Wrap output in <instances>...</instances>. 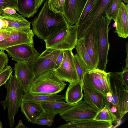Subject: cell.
<instances>
[{"instance_id":"obj_1","label":"cell","mask_w":128,"mask_h":128,"mask_svg":"<svg viewBox=\"0 0 128 128\" xmlns=\"http://www.w3.org/2000/svg\"><path fill=\"white\" fill-rule=\"evenodd\" d=\"M30 23L34 34L44 40L69 26L63 14L49 8L48 0Z\"/></svg>"},{"instance_id":"obj_2","label":"cell","mask_w":128,"mask_h":128,"mask_svg":"<svg viewBox=\"0 0 128 128\" xmlns=\"http://www.w3.org/2000/svg\"><path fill=\"white\" fill-rule=\"evenodd\" d=\"M110 92L104 96V104L115 116L116 123L120 121L124 116L122 108V101L124 84L122 78V72H111L109 76Z\"/></svg>"},{"instance_id":"obj_3","label":"cell","mask_w":128,"mask_h":128,"mask_svg":"<svg viewBox=\"0 0 128 128\" xmlns=\"http://www.w3.org/2000/svg\"><path fill=\"white\" fill-rule=\"evenodd\" d=\"M5 84L6 97L0 103L4 110L8 108V124L10 127L12 128L14 126V117L20 106L24 92L14 76L12 74Z\"/></svg>"},{"instance_id":"obj_4","label":"cell","mask_w":128,"mask_h":128,"mask_svg":"<svg viewBox=\"0 0 128 128\" xmlns=\"http://www.w3.org/2000/svg\"><path fill=\"white\" fill-rule=\"evenodd\" d=\"M66 85L51 70L35 77L29 92L33 94H54L60 92Z\"/></svg>"},{"instance_id":"obj_5","label":"cell","mask_w":128,"mask_h":128,"mask_svg":"<svg viewBox=\"0 0 128 128\" xmlns=\"http://www.w3.org/2000/svg\"><path fill=\"white\" fill-rule=\"evenodd\" d=\"M112 19L101 16L93 27L96 34L98 47V61L96 68L104 71L108 62V56L110 49L108 34L110 29L109 26Z\"/></svg>"},{"instance_id":"obj_6","label":"cell","mask_w":128,"mask_h":128,"mask_svg":"<svg viewBox=\"0 0 128 128\" xmlns=\"http://www.w3.org/2000/svg\"><path fill=\"white\" fill-rule=\"evenodd\" d=\"M78 26L76 24L68 26L44 40L46 48L72 50L78 40Z\"/></svg>"},{"instance_id":"obj_7","label":"cell","mask_w":128,"mask_h":128,"mask_svg":"<svg viewBox=\"0 0 128 128\" xmlns=\"http://www.w3.org/2000/svg\"><path fill=\"white\" fill-rule=\"evenodd\" d=\"M63 51L46 48L34 60L28 62L35 77L45 72L54 70L57 59Z\"/></svg>"},{"instance_id":"obj_8","label":"cell","mask_w":128,"mask_h":128,"mask_svg":"<svg viewBox=\"0 0 128 128\" xmlns=\"http://www.w3.org/2000/svg\"><path fill=\"white\" fill-rule=\"evenodd\" d=\"M62 62L56 69L53 70L55 74L60 80L71 83L80 80L76 68L74 55L71 50L63 51Z\"/></svg>"},{"instance_id":"obj_9","label":"cell","mask_w":128,"mask_h":128,"mask_svg":"<svg viewBox=\"0 0 128 128\" xmlns=\"http://www.w3.org/2000/svg\"><path fill=\"white\" fill-rule=\"evenodd\" d=\"M98 112L81 100L60 115L61 118L67 122L93 120Z\"/></svg>"},{"instance_id":"obj_10","label":"cell","mask_w":128,"mask_h":128,"mask_svg":"<svg viewBox=\"0 0 128 128\" xmlns=\"http://www.w3.org/2000/svg\"><path fill=\"white\" fill-rule=\"evenodd\" d=\"M113 0H98L96 5L86 20L82 24L78 26V38L83 36L89 29L93 27L101 16L106 17V12Z\"/></svg>"},{"instance_id":"obj_11","label":"cell","mask_w":128,"mask_h":128,"mask_svg":"<svg viewBox=\"0 0 128 128\" xmlns=\"http://www.w3.org/2000/svg\"><path fill=\"white\" fill-rule=\"evenodd\" d=\"M4 50L7 52L12 60L17 62H30L40 54L34 45L27 44H19L8 48Z\"/></svg>"},{"instance_id":"obj_12","label":"cell","mask_w":128,"mask_h":128,"mask_svg":"<svg viewBox=\"0 0 128 128\" xmlns=\"http://www.w3.org/2000/svg\"><path fill=\"white\" fill-rule=\"evenodd\" d=\"M30 23L17 13L9 14L2 12L0 14V30H25L30 29Z\"/></svg>"},{"instance_id":"obj_13","label":"cell","mask_w":128,"mask_h":128,"mask_svg":"<svg viewBox=\"0 0 128 128\" xmlns=\"http://www.w3.org/2000/svg\"><path fill=\"white\" fill-rule=\"evenodd\" d=\"M14 70V76L24 93L28 92L35 77L28 63L17 62Z\"/></svg>"},{"instance_id":"obj_14","label":"cell","mask_w":128,"mask_h":128,"mask_svg":"<svg viewBox=\"0 0 128 128\" xmlns=\"http://www.w3.org/2000/svg\"><path fill=\"white\" fill-rule=\"evenodd\" d=\"M34 34L32 30H14L7 38L0 42V50L17 45L27 44L34 45Z\"/></svg>"},{"instance_id":"obj_15","label":"cell","mask_w":128,"mask_h":128,"mask_svg":"<svg viewBox=\"0 0 128 128\" xmlns=\"http://www.w3.org/2000/svg\"><path fill=\"white\" fill-rule=\"evenodd\" d=\"M87 0H65L64 15L69 26L78 22Z\"/></svg>"},{"instance_id":"obj_16","label":"cell","mask_w":128,"mask_h":128,"mask_svg":"<svg viewBox=\"0 0 128 128\" xmlns=\"http://www.w3.org/2000/svg\"><path fill=\"white\" fill-rule=\"evenodd\" d=\"M84 44L92 62L95 68L98 61V47L96 32L93 27L89 29L84 35Z\"/></svg>"},{"instance_id":"obj_17","label":"cell","mask_w":128,"mask_h":128,"mask_svg":"<svg viewBox=\"0 0 128 128\" xmlns=\"http://www.w3.org/2000/svg\"><path fill=\"white\" fill-rule=\"evenodd\" d=\"M116 25L114 32L120 37L124 38L128 36V5L121 2L114 21Z\"/></svg>"},{"instance_id":"obj_18","label":"cell","mask_w":128,"mask_h":128,"mask_svg":"<svg viewBox=\"0 0 128 128\" xmlns=\"http://www.w3.org/2000/svg\"><path fill=\"white\" fill-rule=\"evenodd\" d=\"M84 100L87 104L99 112L104 107V95L82 84Z\"/></svg>"},{"instance_id":"obj_19","label":"cell","mask_w":128,"mask_h":128,"mask_svg":"<svg viewBox=\"0 0 128 128\" xmlns=\"http://www.w3.org/2000/svg\"><path fill=\"white\" fill-rule=\"evenodd\" d=\"M112 122L108 121L86 120L68 122L61 125L58 128H110Z\"/></svg>"},{"instance_id":"obj_20","label":"cell","mask_w":128,"mask_h":128,"mask_svg":"<svg viewBox=\"0 0 128 128\" xmlns=\"http://www.w3.org/2000/svg\"><path fill=\"white\" fill-rule=\"evenodd\" d=\"M21 111L29 122L36 124L37 118L44 110L40 102L32 101L22 102Z\"/></svg>"},{"instance_id":"obj_21","label":"cell","mask_w":128,"mask_h":128,"mask_svg":"<svg viewBox=\"0 0 128 128\" xmlns=\"http://www.w3.org/2000/svg\"><path fill=\"white\" fill-rule=\"evenodd\" d=\"M82 80L70 83L65 94L66 101L73 104L82 100L83 97Z\"/></svg>"},{"instance_id":"obj_22","label":"cell","mask_w":128,"mask_h":128,"mask_svg":"<svg viewBox=\"0 0 128 128\" xmlns=\"http://www.w3.org/2000/svg\"><path fill=\"white\" fill-rule=\"evenodd\" d=\"M17 11L24 17L29 18L37 12L36 0H17Z\"/></svg>"},{"instance_id":"obj_23","label":"cell","mask_w":128,"mask_h":128,"mask_svg":"<svg viewBox=\"0 0 128 128\" xmlns=\"http://www.w3.org/2000/svg\"><path fill=\"white\" fill-rule=\"evenodd\" d=\"M40 103L44 110L60 114L69 109L74 104L66 102L62 100L41 102Z\"/></svg>"},{"instance_id":"obj_24","label":"cell","mask_w":128,"mask_h":128,"mask_svg":"<svg viewBox=\"0 0 128 128\" xmlns=\"http://www.w3.org/2000/svg\"><path fill=\"white\" fill-rule=\"evenodd\" d=\"M65 94L59 95L56 94H33L29 92L24 93L22 98V102L32 101L39 102L65 99Z\"/></svg>"},{"instance_id":"obj_25","label":"cell","mask_w":128,"mask_h":128,"mask_svg":"<svg viewBox=\"0 0 128 128\" xmlns=\"http://www.w3.org/2000/svg\"><path fill=\"white\" fill-rule=\"evenodd\" d=\"M84 36L78 39L75 46L77 54L88 67L90 70L96 68L94 66L86 48Z\"/></svg>"},{"instance_id":"obj_26","label":"cell","mask_w":128,"mask_h":128,"mask_svg":"<svg viewBox=\"0 0 128 128\" xmlns=\"http://www.w3.org/2000/svg\"><path fill=\"white\" fill-rule=\"evenodd\" d=\"M88 72L96 78L106 93L110 92L109 76L111 72H107L96 68L90 70Z\"/></svg>"},{"instance_id":"obj_27","label":"cell","mask_w":128,"mask_h":128,"mask_svg":"<svg viewBox=\"0 0 128 128\" xmlns=\"http://www.w3.org/2000/svg\"><path fill=\"white\" fill-rule=\"evenodd\" d=\"M82 84L96 91L100 92L104 96L106 93L96 78L88 72L84 74L82 78Z\"/></svg>"},{"instance_id":"obj_28","label":"cell","mask_w":128,"mask_h":128,"mask_svg":"<svg viewBox=\"0 0 128 128\" xmlns=\"http://www.w3.org/2000/svg\"><path fill=\"white\" fill-rule=\"evenodd\" d=\"M98 0H87L82 13L76 24L78 26L83 24L87 20L96 6Z\"/></svg>"},{"instance_id":"obj_29","label":"cell","mask_w":128,"mask_h":128,"mask_svg":"<svg viewBox=\"0 0 128 128\" xmlns=\"http://www.w3.org/2000/svg\"><path fill=\"white\" fill-rule=\"evenodd\" d=\"M94 120L110 122L112 123L115 122L116 123L115 116L105 105L104 107L98 112Z\"/></svg>"},{"instance_id":"obj_30","label":"cell","mask_w":128,"mask_h":128,"mask_svg":"<svg viewBox=\"0 0 128 128\" xmlns=\"http://www.w3.org/2000/svg\"><path fill=\"white\" fill-rule=\"evenodd\" d=\"M56 114L54 113L45 111L37 118L36 124L39 125L51 126L53 123Z\"/></svg>"},{"instance_id":"obj_31","label":"cell","mask_w":128,"mask_h":128,"mask_svg":"<svg viewBox=\"0 0 128 128\" xmlns=\"http://www.w3.org/2000/svg\"><path fill=\"white\" fill-rule=\"evenodd\" d=\"M74 58L76 68L79 79L82 80L84 73L90 70L77 54L74 55Z\"/></svg>"},{"instance_id":"obj_32","label":"cell","mask_w":128,"mask_h":128,"mask_svg":"<svg viewBox=\"0 0 128 128\" xmlns=\"http://www.w3.org/2000/svg\"><path fill=\"white\" fill-rule=\"evenodd\" d=\"M121 0H114L112 4L107 10L106 16L115 21L117 15Z\"/></svg>"},{"instance_id":"obj_33","label":"cell","mask_w":128,"mask_h":128,"mask_svg":"<svg viewBox=\"0 0 128 128\" xmlns=\"http://www.w3.org/2000/svg\"><path fill=\"white\" fill-rule=\"evenodd\" d=\"M49 8L56 13L63 14L64 9L65 0H48Z\"/></svg>"},{"instance_id":"obj_34","label":"cell","mask_w":128,"mask_h":128,"mask_svg":"<svg viewBox=\"0 0 128 128\" xmlns=\"http://www.w3.org/2000/svg\"><path fill=\"white\" fill-rule=\"evenodd\" d=\"M13 71L10 66H6L0 72V87L9 79Z\"/></svg>"},{"instance_id":"obj_35","label":"cell","mask_w":128,"mask_h":128,"mask_svg":"<svg viewBox=\"0 0 128 128\" xmlns=\"http://www.w3.org/2000/svg\"><path fill=\"white\" fill-rule=\"evenodd\" d=\"M17 0H0V9L10 8L17 10Z\"/></svg>"},{"instance_id":"obj_36","label":"cell","mask_w":128,"mask_h":128,"mask_svg":"<svg viewBox=\"0 0 128 128\" xmlns=\"http://www.w3.org/2000/svg\"><path fill=\"white\" fill-rule=\"evenodd\" d=\"M125 87L122 101V110L124 115L128 112V89Z\"/></svg>"},{"instance_id":"obj_37","label":"cell","mask_w":128,"mask_h":128,"mask_svg":"<svg viewBox=\"0 0 128 128\" xmlns=\"http://www.w3.org/2000/svg\"><path fill=\"white\" fill-rule=\"evenodd\" d=\"M8 61V55L4 52V50L0 51V72L7 66Z\"/></svg>"},{"instance_id":"obj_38","label":"cell","mask_w":128,"mask_h":128,"mask_svg":"<svg viewBox=\"0 0 128 128\" xmlns=\"http://www.w3.org/2000/svg\"><path fill=\"white\" fill-rule=\"evenodd\" d=\"M122 79L125 87L128 89V67H122Z\"/></svg>"},{"instance_id":"obj_39","label":"cell","mask_w":128,"mask_h":128,"mask_svg":"<svg viewBox=\"0 0 128 128\" xmlns=\"http://www.w3.org/2000/svg\"><path fill=\"white\" fill-rule=\"evenodd\" d=\"M12 31L8 30H0V42L8 38Z\"/></svg>"},{"instance_id":"obj_40","label":"cell","mask_w":128,"mask_h":128,"mask_svg":"<svg viewBox=\"0 0 128 128\" xmlns=\"http://www.w3.org/2000/svg\"><path fill=\"white\" fill-rule=\"evenodd\" d=\"M64 55L63 51L59 55L56 60L55 66V69L57 68L60 65L63 59Z\"/></svg>"},{"instance_id":"obj_41","label":"cell","mask_w":128,"mask_h":128,"mask_svg":"<svg viewBox=\"0 0 128 128\" xmlns=\"http://www.w3.org/2000/svg\"><path fill=\"white\" fill-rule=\"evenodd\" d=\"M2 12L5 14H12L16 12L14 9L10 8H6L2 10Z\"/></svg>"},{"instance_id":"obj_42","label":"cell","mask_w":128,"mask_h":128,"mask_svg":"<svg viewBox=\"0 0 128 128\" xmlns=\"http://www.w3.org/2000/svg\"><path fill=\"white\" fill-rule=\"evenodd\" d=\"M126 57L125 60L126 63L125 67H128V43L127 42L126 44Z\"/></svg>"},{"instance_id":"obj_43","label":"cell","mask_w":128,"mask_h":128,"mask_svg":"<svg viewBox=\"0 0 128 128\" xmlns=\"http://www.w3.org/2000/svg\"><path fill=\"white\" fill-rule=\"evenodd\" d=\"M27 127L23 123L21 120H20L19 121L18 123L16 126L14 128H27Z\"/></svg>"},{"instance_id":"obj_44","label":"cell","mask_w":128,"mask_h":128,"mask_svg":"<svg viewBox=\"0 0 128 128\" xmlns=\"http://www.w3.org/2000/svg\"><path fill=\"white\" fill-rule=\"evenodd\" d=\"M44 1L45 0H36V5L38 8L42 5Z\"/></svg>"},{"instance_id":"obj_45","label":"cell","mask_w":128,"mask_h":128,"mask_svg":"<svg viewBox=\"0 0 128 128\" xmlns=\"http://www.w3.org/2000/svg\"><path fill=\"white\" fill-rule=\"evenodd\" d=\"M122 1L125 3H127L128 4V0H121Z\"/></svg>"},{"instance_id":"obj_46","label":"cell","mask_w":128,"mask_h":128,"mask_svg":"<svg viewBox=\"0 0 128 128\" xmlns=\"http://www.w3.org/2000/svg\"><path fill=\"white\" fill-rule=\"evenodd\" d=\"M3 126L2 122L0 121V128H2Z\"/></svg>"},{"instance_id":"obj_47","label":"cell","mask_w":128,"mask_h":128,"mask_svg":"<svg viewBox=\"0 0 128 128\" xmlns=\"http://www.w3.org/2000/svg\"><path fill=\"white\" fill-rule=\"evenodd\" d=\"M2 13V10H1L0 9V14H1Z\"/></svg>"}]
</instances>
